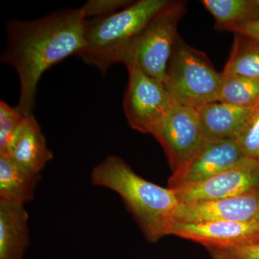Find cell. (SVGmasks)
I'll return each mask as SVG.
<instances>
[{
    "instance_id": "22",
    "label": "cell",
    "mask_w": 259,
    "mask_h": 259,
    "mask_svg": "<svg viewBox=\"0 0 259 259\" xmlns=\"http://www.w3.org/2000/svg\"><path fill=\"white\" fill-rule=\"evenodd\" d=\"M209 251L213 259H259V243Z\"/></svg>"
},
{
    "instance_id": "15",
    "label": "cell",
    "mask_w": 259,
    "mask_h": 259,
    "mask_svg": "<svg viewBox=\"0 0 259 259\" xmlns=\"http://www.w3.org/2000/svg\"><path fill=\"white\" fill-rule=\"evenodd\" d=\"M204 8L214 19L218 31L236 29L259 20V0H202Z\"/></svg>"
},
{
    "instance_id": "11",
    "label": "cell",
    "mask_w": 259,
    "mask_h": 259,
    "mask_svg": "<svg viewBox=\"0 0 259 259\" xmlns=\"http://www.w3.org/2000/svg\"><path fill=\"white\" fill-rule=\"evenodd\" d=\"M259 220V189L249 193L208 202L180 204L172 223L213 221H246Z\"/></svg>"
},
{
    "instance_id": "23",
    "label": "cell",
    "mask_w": 259,
    "mask_h": 259,
    "mask_svg": "<svg viewBox=\"0 0 259 259\" xmlns=\"http://www.w3.org/2000/svg\"><path fill=\"white\" fill-rule=\"evenodd\" d=\"M233 33L246 35L259 41V20L236 29Z\"/></svg>"
},
{
    "instance_id": "6",
    "label": "cell",
    "mask_w": 259,
    "mask_h": 259,
    "mask_svg": "<svg viewBox=\"0 0 259 259\" xmlns=\"http://www.w3.org/2000/svg\"><path fill=\"white\" fill-rule=\"evenodd\" d=\"M128 82L123 99L124 113L135 131L151 134L175 100L163 83L134 66H127Z\"/></svg>"
},
{
    "instance_id": "12",
    "label": "cell",
    "mask_w": 259,
    "mask_h": 259,
    "mask_svg": "<svg viewBox=\"0 0 259 259\" xmlns=\"http://www.w3.org/2000/svg\"><path fill=\"white\" fill-rule=\"evenodd\" d=\"M4 154L25 171L35 175H40L52 160L54 154L33 114L25 117Z\"/></svg>"
},
{
    "instance_id": "20",
    "label": "cell",
    "mask_w": 259,
    "mask_h": 259,
    "mask_svg": "<svg viewBox=\"0 0 259 259\" xmlns=\"http://www.w3.org/2000/svg\"><path fill=\"white\" fill-rule=\"evenodd\" d=\"M247 157L255 158L259 154V107L245 124L237 139Z\"/></svg>"
},
{
    "instance_id": "17",
    "label": "cell",
    "mask_w": 259,
    "mask_h": 259,
    "mask_svg": "<svg viewBox=\"0 0 259 259\" xmlns=\"http://www.w3.org/2000/svg\"><path fill=\"white\" fill-rule=\"evenodd\" d=\"M229 59L222 75L228 77L259 78V41L241 34L234 33Z\"/></svg>"
},
{
    "instance_id": "16",
    "label": "cell",
    "mask_w": 259,
    "mask_h": 259,
    "mask_svg": "<svg viewBox=\"0 0 259 259\" xmlns=\"http://www.w3.org/2000/svg\"><path fill=\"white\" fill-rule=\"evenodd\" d=\"M40 175L25 171L9 156L0 154V200L25 205L32 200Z\"/></svg>"
},
{
    "instance_id": "21",
    "label": "cell",
    "mask_w": 259,
    "mask_h": 259,
    "mask_svg": "<svg viewBox=\"0 0 259 259\" xmlns=\"http://www.w3.org/2000/svg\"><path fill=\"white\" fill-rule=\"evenodd\" d=\"M133 3L129 0H90L81 7L87 20L101 18L120 11Z\"/></svg>"
},
{
    "instance_id": "8",
    "label": "cell",
    "mask_w": 259,
    "mask_h": 259,
    "mask_svg": "<svg viewBox=\"0 0 259 259\" xmlns=\"http://www.w3.org/2000/svg\"><path fill=\"white\" fill-rule=\"evenodd\" d=\"M180 204L231 198L259 189L256 160L248 158L238 166L207 180L174 187Z\"/></svg>"
},
{
    "instance_id": "2",
    "label": "cell",
    "mask_w": 259,
    "mask_h": 259,
    "mask_svg": "<svg viewBox=\"0 0 259 259\" xmlns=\"http://www.w3.org/2000/svg\"><path fill=\"white\" fill-rule=\"evenodd\" d=\"M93 185L118 194L136 218L148 241L167 236L174 214L180 205L175 190L164 188L138 175L122 158L107 156L94 168Z\"/></svg>"
},
{
    "instance_id": "1",
    "label": "cell",
    "mask_w": 259,
    "mask_h": 259,
    "mask_svg": "<svg viewBox=\"0 0 259 259\" xmlns=\"http://www.w3.org/2000/svg\"><path fill=\"white\" fill-rule=\"evenodd\" d=\"M86 23L81 8L59 10L36 20L8 22L1 62L13 66L18 75L16 107L24 115H32L37 85L45 71L82 50Z\"/></svg>"
},
{
    "instance_id": "4",
    "label": "cell",
    "mask_w": 259,
    "mask_h": 259,
    "mask_svg": "<svg viewBox=\"0 0 259 259\" xmlns=\"http://www.w3.org/2000/svg\"><path fill=\"white\" fill-rule=\"evenodd\" d=\"M223 80L205 54L179 37L163 82L175 102L195 110L218 102Z\"/></svg>"
},
{
    "instance_id": "19",
    "label": "cell",
    "mask_w": 259,
    "mask_h": 259,
    "mask_svg": "<svg viewBox=\"0 0 259 259\" xmlns=\"http://www.w3.org/2000/svg\"><path fill=\"white\" fill-rule=\"evenodd\" d=\"M26 116L17 107L0 102V154L7 152Z\"/></svg>"
},
{
    "instance_id": "3",
    "label": "cell",
    "mask_w": 259,
    "mask_h": 259,
    "mask_svg": "<svg viewBox=\"0 0 259 259\" xmlns=\"http://www.w3.org/2000/svg\"><path fill=\"white\" fill-rule=\"evenodd\" d=\"M171 0H138L105 18L87 20L84 47L77 56L105 74L143 29Z\"/></svg>"
},
{
    "instance_id": "7",
    "label": "cell",
    "mask_w": 259,
    "mask_h": 259,
    "mask_svg": "<svg viewBox=\"0 0 259 259\" xmlns=\"http://www.w3.org/2000/svg\"><path fill=\"white\" fill-rule=\"evenodd\" d=\"M151 135L161 145L173 171L189 161L205 142L197 110L175 101Z\"/></svg>"
},
{
    "instance_id": "10",
    "label": "cell",
    "mask_w": 259,
    "mask_h": 259,
    "mask_svg": "<svg viewBox=\"0 0 259 259\" xmlns=\"http://www.w3.org/2000/svg\"><path fill=\"white\" fill-rule=\"evenodd\" d=\"M167 235H174L204 245L207 250L225 249L259 243V220L173 223Z\"/></svg>"
},
{
    "instance_id": "14",
    "label": "cell",
    "mask_w": 259,
    "mask_h": 259,
    "mask_svg": "<svg viewBox=\"0 0 259 259\" xmlns=\"http://www.w3.org/2000/svg\"><path fill=\"white\" fill-rule=\"evenodd\" d=\"M28 244V214L23 204L0 200V259H23Z\"/></svg>"
},
{
    "instance_id": "13",
    "label": "cell",
    "mask_w": 259,
    "mask_h": 259,
    "mask_svg": "<svg viewBox=\"0 0 259 259\" xmlns=\"http://www.w3.org/2000/svg\"><path fill=\"white\" fill-rule=\"evenodd\" d=\"M256 107L214 102L197 109L205 141L236 140Z\"/></svg>"
},
{
    "instance_id": "24",
    "label": "cell",
    "mask_w": 259,
    "mask_h": 259,
    "mask_svg": "<svg viewBox=\"0 0 259 259\" xmlns=\"http://www.w3.org/2000/svg\"><path fill=\"white\" fill-rule=\"evenodd\" d=\"M255 160H256L257 163H258V168H259V154H258V156H257V158H255Z\"/></svg>"
},
{
    "instance_id": "5",
    "label": "cell",
    "mask_w": 259,
    "mask_h": 259,
    "mask_svg": "<svg viewBox=\"0 0 259 259\" xmlns=\"http://www.w3.org/2000/svg\"><path fill=\"white\" fill-rule=\"evenodd\" d=\"M186 8V2L171 1L130 44L121 63L126 67L136 66L163 83L167 66L180 37L177 28Z\"/></svg>"
},
{
    "instance_id": "9",
    "label": "cell",
    "mask_w": 259,
    "mask_h": 259,
    "mask_svg": "<svg viewBox=\"0 0 259 259\" xmlns=\"http://www.w3.org/2000/svg\"><path fill=\"white\" fill-rule=\"evenodd\" d=\"M248 158L236 140L205 141L189 161L173 171L168 187L207 180L241 164Z\"/></svg>"
},
{
    "instance_id": "18",
    "label": "cell",
    "mask_w": 259,
    "mask_h": 259,
    "mask_svg": "<svg viewBox=\"0 0 259 259\" xmlns=\"http://www.w3.org/2000/svg\"><path fill=\"white\" fill-rule=\"evenodd\" d=\"M223 79L218 102L244 107H259V78L223 76Z\"/></svg>"
}]
</instances>
